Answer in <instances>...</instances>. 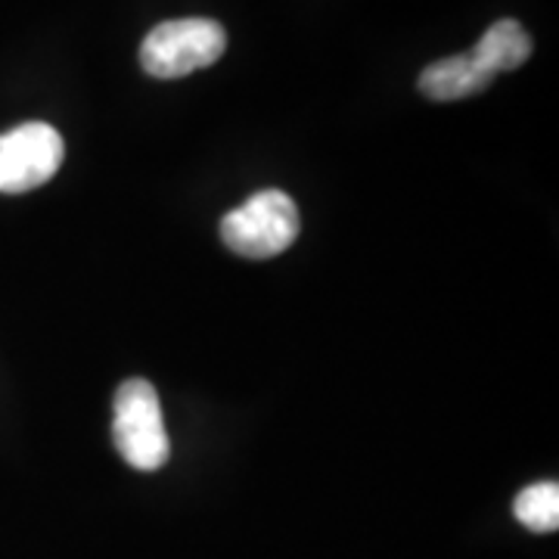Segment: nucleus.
Listing matches in <instances>:
<instances>
[{
    "label": "nucleus",
    "instance_id": "obj_1",
    "mask_svg": "<svg viewBox=\"0 0 559 559\" xmlns=\"http://www.w3.org/2000/svg\"><path fill=\"white\" fill-rule=\"evenodd\" d=\"M112 441L119 457L140 473H156L171 457V441L162 417L156 385L124 380L112 401Z\"/></svg>",
    "mask_w": 559,
    "mask_h": 559
},
{
    "label": "nucleus",
    "instance_id": "obj_2",
    "mask_svg": "<svg viewBox=\"0 0 559 559\" xmlns=\"http://www.w3.org/2000/svg\"><path fill=\"white\" fill-rule=\"evenodd\" d=\"M227 32L215 20L159 22L140 44V66L162 81L187 79L224 57Z\"/></svg>",
    "mask_w": 559,
    "mask_h": 559
},
{
    "label": "nucleus",
    "instance_id": "obj_3",
    "mask_svg": "<svg viewBox=\"0 0 559 559\" xmlns=\"http://www.w3.org/2000/svg\"><path fill=\"white\" fill-rule=\"evenodd\" d=\"M299 209L283 190H261L221 218V240L242 259H274L299 240Z\"/></svg>",
    "mask_w": 559,
    "mask_h": 559
},
{
    "label": "nucleus",
    "instance_id": "obj_4",
    "mask_svg": "<svg viewBox=\"0 0 559 559\" xmlns=\"http://www.w3.org/2000/svg\"><path fill=\"white\" fill-rule=\"evenodd\" d=\"M66 159L60 131L44 121H25L0 134V193H28L53 178Z\"/></svg>",
    "mask_w": 559,
    "mask_h": 559
},
{
    "label": "nucleus",
    "instance_id": "obj_5",
    "mask_svg": "<svg viewBox=\"0 0 559 559\" xmlns=\"http://www.w3.org/2000/svg\"><path fill=\"white\" fill-rule=\"evenodd\" d=\"M491 81H495V75H488L479 62L473 60V53H457V57H444V60L426 66L419 72L417 87L419 94H426L429 100L454 103L476 97Z\"/></svg>",
    "mask_w": 559,
    "mask_h": 559
},
{
    "label": "nucleus",
    "instance_id": "obj_6",
    "mask_svg": "<svg viewBox=\"0 0 559 559\" xmlns=\"http://www.w3.org/2000/svg\"><path fill=\"white\" fill-rule=\"evenodd\" d=\"M469 53L488 75H500V72H513L528 62L532 38L516 20H500L481 35L479 44Z\"/></svg>",
    "mask_w": 559,
    "mask_h": 559
},
{
    "label": "nucleus",
    "instance_id": "obj_7",
    "mask_svg": "<svg viewBox=\"0 0 559 559\" xmlns=\"http://www.w3.org/2000/svg\"><path fill=\"white\" fill-rule=\"evenodd\" d=\"M513 516L528 528V532H557L559 528V485L557 481H538L528 485L525 491L513 500Z\"/></svg>",
    "mask_w": 559,
    "mask_h": 559
}]
</instances>
